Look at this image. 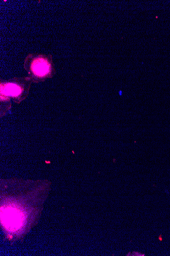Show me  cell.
I'll return each mask as SVG.
<instances>
[{
	"instance_id": "cell-1",
	"label": "cell",
	"mask_w": 170,
	"mask_h": 256,
	"mask_svg": "<svg viewBox=\"0 0 170 256\" xmlns=\"http://www.w3.org/2000/svg\"><path fill=\"white\" fill-rule=\"evenodd\" d=\"M23 68L33 82H43L56 74L53 56L50 54H29L24 60Z\"/></svg>"
},
{
	"instance_id": "cell-2",
	"label": "cell",
	"mask_w": 170,
	"mask_h": 256,
	"mask_svg": "<svg viewBox=\"0 0 170 256\" xmlns=\"http://www.w3.org/2000/svg\"><path fill=\"white\" fill-rule=\"evenodd\" d=\"M31 82L28 77L1 82V101L7 102L12 98L15 102L20 103L28 96Z\"/></svg>"
},
{
	"instance_id": "cell-3",
	"label": "cell",
	"mask_w": 170,
	"mask_h": 256,
	"mask_svg": "<svg viewBox=\"0 0 170 256\" xmlns=\"http://www.w3.org/2000/svg\"><path fill=\"white\" fill-rule=\"evenodd\" d=\"M23 214L18 208L7 206L1 208V221L4 227L10 231H15L22 226Z\"/></svg>"
}]
</instances>
